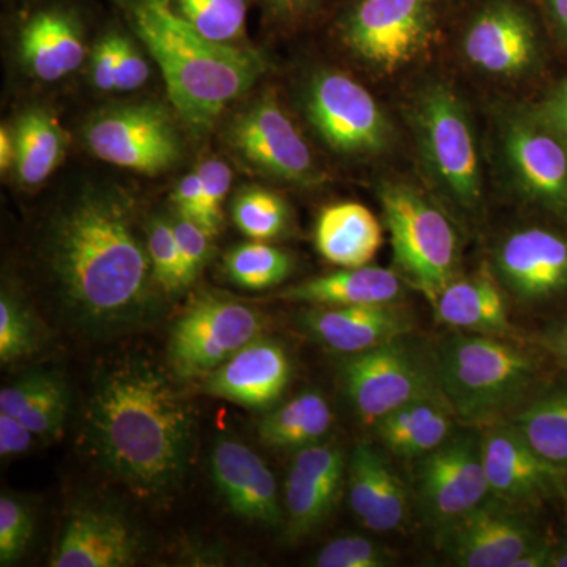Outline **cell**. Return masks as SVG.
<instances>
[{
    "instance_id": "7402d4cb",
    "label": "cell",
    "mask_w": 567,
    "mask_h": 567,
    "mask_svg": "<svg viewBox=\"0 0 567 567\" xmlns=\"http://www.w3.org/2000/svg\"><path fill=\"white\" fill-rule=\"evenodd\" d=\"M290 380L286 350L270 339H256L204 377L205 393L251 409L278 401Z\"/></svg>"
},
{
    "instance_id": "ffe728a7",
    "label": "cell",
    "mask_w": 567,
    "mask_h": 567,
    "mask_svg": "<svg viewBox=\"0 0 567 567\" xmlns=\"http://www.w3.org/2000/svg\"><path fill=\"white\" fill-rule=\"evenodd\" d=\"M212 477L234 514L267 527L281 524L274 473L251 447L235 440H219L213 447Z\"/></svg>"
},
{
    "instance_id": "d590c367",
    "label": "cell",
    "mask_w": 567,
    "mask_h": 567,
    "mask_svg": "<svg viewBox=\"0 0 567 567\" xmlns=\"http://www.w3.org/2000/svg\"><path fill=\"white\" fill-rule=\"evenodd\" d=\"M147 249L153 278L166 292H181L193 282L183 262L173 223L163 221V219H155L152 223L148 229Z\"/></svg>"
},
{
    "instance_id": "7dc6e473",
    "label": "cell",
    "mask_w": 567,
    "mask_h": 567,
    "mask_svg": "<svg viewBox=\"0 0 567 567\" xmlns=\"http://www.w3.org/2000/svg\"><path fill=\"white\" fill-rule=\"evenodd\" d=\"M33 432L20 417L0 412V456H20L31 450Z\"/></svg>"
},
{
    "instance_id": "681fc988",
    "label": "cell",
    "mask_w": 567,
    "mask_h": 567,
    "mask_svg": "<svg viewBox=\"0 0 567 567\" xmlns=\"http://www.w3.org/2000/svg\"><path fill=\"white\" fill-rule=\"evenodd\" d=\"M551 551L554 546L546 540H540L535 547L529 548L527 554L522 555L513 567H546L550 565Z\"/></svg>"
},
{
    "instance_id": "5bb4252c",
    "label": "cell",
    "mask_w": 567,
    "mask_h": 567,
    "mask_svg": "<svg viewBox=\"0 0 567 567\" xmlns=\"http://www.w3.org/2000/svg\"><path fill=\"white\" fill-rule=\"evenodd\" d=\"M540 540L529 522L495 496L445 525L442 533L447 557L462 567H513Z\"/></svg>"
},
{
    "instance_id": "7c38bea8",
    "label": "cell",
    "mask_w": 567,
    "mask_h": 567,
    "mask_svg": "<svg viewBox=\"0 0 567 567\" xmlns=\"http://www.w3.org/2000/svg\"><path fill=\"white\" fill-rule=\"evenodd\" d=\"M85 137L103 162L142 174L163 173L181 156V142L169 115L153 104L104 112L93 118Z\"/></svg>"
},
{
    "instance_id": "44dd1931",
    "label": "cell",
    "mask_w": 567,
    "mask_h": 567,
    "mask_svg": "<svg viewBox=\"0 0 567 567\" xmlns=\"http://www.w3.org/2000/svg\"><path fill=\"white\" fill-rule=\"evenodd\" d=\"M344 456L331 445L305 446L290 465L286 483L289 535H309L333 513L341 495Z\"/></svg>"
},
{
    "instance_id": "4dcf8cb0",
    "label": "cell",
    "mask_w": 567,
    "mask_h": 567,
    "mask_svg": "<svg viewBox=\"0 0 567 567\" xmlns=\"http://www.w3.org/2000/svg\"><path fill=\"white\" fill-rule=\"evenodd\" d=\"M14 167L28 186L40 185L58 167L63 153V133L58 121L43 110L21 115L14 136Z\"/></svg>"
},
{
    "instance_id": "7a4b0ae2",
    "label": "cell",
    "mask_w": 567,
    "mask_h": 567,
    "mask_svg": "<svg viewBox=\"0 0 567 567\" xmlns=\"http://www.w3.org/2000/svg\"><path fill=\"white\" fill-rule=\"evenodd\" d=\"M50 260L70 320L82 328L110 333L147 312L151 256L117 197L91 194L63 213Z\"/></svg>"
},
{
    "instance_id": "3957f363",
    "label": "cell",
    "mask_w": 567,
    "mask_h": 567,
    "mask_svg": "<svg viewBox=\"0 0 567 567\" xmlns=\"http://www.w3.org/2000/svg\"><path fill=\"white\" fill-rule=\"evenodd\" d=\"M133 28L162 69L175 111L194 132L210 128L264 71L256 52L207 39L171 0H133Z\"/></svg>"
},
{
    "instance_id": "484cf974",
    "label": "cell",
    "mask_w": 567,
    "mask_h": 567,
    "mask_svg": "<svg viewBox=\"0 0 567 567\" xmlns=\"http://www.w3.org/2000/svg\"><path fill=\"white\" fill-rule=\"evenodd\" d=\"M402 284L394 271L382 267L346 268L284 290V300L316 306L391 305L401 297Z\"/></svg>"
},
{
    "instance_id": "d4e9b609",
    "label": "cell",
    "mask_w": 567,
    "mask_h": 567,
    "mask_svg": "<svg viewBox=\"0 0 567 567\" xmlns=\"http://www.w3.org/2000/svg\"><path fill=\"white\" fill-rule=\"evenodd\" d=\"M432 306L440 322L457 330L491 336L511 330L505 297L486 267L475 275L451 279Z\"/></svg>"
},
{
    "instance_id": "9c48e42d",
    "label": "cell",
    "mask_w": 567,
    "mask_h": 567,
    "mask_svg": "<svg viewBox=\"0 0 567 567\" xmlns=\"http://www.w3.org/2000/svg\"><path fill=\"white\" fill-rule=\"evenodd\" d=\"M434 33V0H361L344 25L347 47L385 73L420 58Z\"/></svg>"
},
{
    "instance_id": "bcb514c9",
    "label": "cell",
    "mask_w": 567,
    "mask_h": 567,
    "mask_svg": "<svg viewBox=\"0 0 567 567\" xmlns=\"http://www.w3.org/2000/svg\"><path fill=\"white\" fill-rule=\"evenodd\" d=\"M117 69V35H107L100 41L92 58V80L100 91H115Z\"/></svg>"
},
{
    "instance_id": "52a82bcc",
    "label": "cell",
    "mask_w": 567,
    "mask_h": 567,
    "mask_svg": "<svg viewBox=\"0 0 567 567\" xmlns=\"http://www.w3.org/2000/svg\"><path fill=\"white\" fill-rule=\"evenodd\" d=\"M404 338L353 354L342 368L347 395L365 423L375 424L410 402L442 394L436 354L432 358Z\"/></svg>"
},
{
    "instance_id": "f546056e",
    "label": "cell",
    "mask_w": 567,
    "mask_h": 567,
    "mask_svg": "<svg viewBox=\"0 0 567 567\" xmlns=\"http://www.w3.org/2000/svg\"><path fill=\"white\" fill-rule=\"evenodd\" d=\"M333 421L327 399L316 391H305L265 417L259 435L265 445L278 450L305 447L327 435Z\"/></svg>"
},
{
    "instance_id": "8fae6325",
    "label": "cell",
    "mask_w": 567,
    "mask_h": 567,
    "mask_svg": "<svg viewBox=\"0 0 567 567\" xmlns=\"http://www.w3.org/2000/svg\"><path fill=\"white\" fill-rule=\"evenodd\" d=\"M502 151L518 192L567 216V142L533 107L503 115Z\"/></svg>"
},
{
    "instance_id": "60d3db41",
    "label": "cell",
    "mask_w": 567,
    "mask_h": 567,
    "mask_svg": "<svg viewBox=\"0 0 567 567\" xmlns=\"http://www.w3.org/2000/svg\"><path fill=\"white\" fill-rule=\"evenodd\" d=\"M204 192L205 229L212 235L219 233L223 223V204L233 183V173L226 163L208 159L197 167Z\"/></svg>"
},
{
    "instance_id": "74e56055",
    "label": "cell",
    "mask_w": 567,
    "mask_h": 567,
    "mask_svg": "<svg viewBox=\"0 0 567 567\" xmlns=\"http://www.w3.org/2000/svg\"><path fill=\"white\" fill-rule=\"evenodd\" d=\"M33 536L31 509L10 495L0 498V565L20 561Z\"/></svg>"
},
{
    "instance_id": "ab89813d",
    "label": "cell",
    "mask_w": 567,
    "mask_h": 567,
    "mask_svg": "<svg viewBox=\"0 0 567 567\" xmlns=\"http://www.w3.org/2000/svg\"><path fill=\"white\" fill-rule=\"evenodd\" d=\"M319 567H386L393 557L385 547L363 536H342L331 540L317 554Z\"/></svg>"
},
{
    "instance_id": "603a6c76",
    "label": "cell",
    "mask_w": 567,
    "mask_h": 567,
    "mask_svg": "<svg viewBox=\"0 0 567 567\" xmlns=\"http://www.w3.org/2000/svg\"><path fill=\"white\" fill-rule=\"evenodd\" d=\"M320 344L336 352L357 354L409 333L412 323L393 303L319 306L303 320Z\"/></svg>"
},
{
    "instance_id": "ba28073f",
    "label": "cell",
    "mask_w": 567,
    "mask_h": 567,
    "mask_svg": "<svg viewBox=\"0 0 567 567\" xmlns=\"http://www.w3.org/2000/svg\"><path fill=\"white\" fill-rule=\"evenodd\" d=\"M267 320L251 306L203 295L171 330L167 361L178 379L205 377L262 338Z\"/></svg>"
},
{
    "instance_id": "f35d334b",
    "label": "cell",
    "mask_w": 567,
    "mask_h": 567,
    "mask_svg": "<svg viewBox=\"0 0 567 567\" xmlns=\"http://www.w3.org/2000/svg\"><path fill=\"white\" fill-rule=\"evenodd\" d=\"M69 406L70 395L65 383L58 375L52 374L44 390L18 417L35 435H58L61 434L63 424H65Z\"/></svg>"
},
{
    "instance_id": "c3c4849f",
    "label": "cell",
    "mask_w": 567,
    "mask_h": 567,
    "mask_svg": "<svg viewBox=\"0 0 567 567\" xmlns=\"http://www.w3.org/2000/svg\"><path fill=\"white\" fill-rule=\"evenodd\" d=\"M533 110L567 142V76L558 82Z\"/></svg>"
},
{
    "instance_id": "f1b7e54d",
    "label": "cell",
    "mask_w": 567,
    "mask_h": 567,
    "mask_svg": "<svg viewBox=\"0 0 567 567\" xmlns=\"http://www.w3.org/2000/svg\"><path fill=\"white\" fill-rule=\"evenodd\" d=\"M21 58L39 80L52 82L80 69L85 48L69 17L59 11H43L21 33Z\"/></svg>"
},
{
    "instance_id": "4316f807",
    "label": "cell",
    "mask_w": 567,
    "mask_h": 567,
    "mask_svg": "<svg viewBox=\"0 0 567 567\" xmlns=\"http://www.w3.org/2000/svg\"><path fill=\"white\" fill-rule=\"evenodd\" d=\"M382 244V226L364 205H331L317 219V249L328 262L339 267H364L374 259Z\"/></svg>"
},
{
    "instance_id": "277c9868",
    "label": "cell",
    "mask_w": 567,
    "mask_h": 567,
    "mask_svg": "<svg viewBox=\"0 0 567 567\" xmlns=\"http://www.w3.org/2000/svg\"><path fill=\"white\" fill-rule=\"evenodd\" d=\"M440 391L458 420L483 423L516 406L535 380L532 357L495 336L456 334L436 352Z\"/></svg>"
},
{
    "instance_id": "db71d44e",
    "label": "cell",
    "mask_w": 567,
    "mask_h": 567,
    "mask_svg": "<svg viewBox=\"0 0 567 567\" xmlns=\"http://www.w3.org/2000/svg\"><path fill=\"white\" fill-rule=\"evenodd\" d=\"M551 567H567V540L561 546L554 547L551 551L550 565Z\"/></svg>"
},
{
    "instance_id": "816d5d0a",
    "label": "cell",
    "mask_w": 567,
    "mask_h": 567,
    "mask_svg": "<svg viewBox=\"0 0 567 567\" xmlns=\"http://www.w3.org/2000/svg\"><path fill=\"white\" fill-rule=\"evenodd\" d=\"M546 346L554 352L555 357L567 368V324L559 327L547 336Z\"/></svg>"
},
{
    "instance_id": "83f0119b",
    "label": "cell",
    "mask_w": 567,
    "mask_h": 567,
    "mask_svg": "<svg viewBox=\"0 0 567 567\" xmlns=\"http://www.w3.org/2000/svg\"><path fill=\"white\" fill-rule=\"evenodd\" d=\"M453 410L442 394L410 402L377 421L380 442L402 457H423L453 434Z\"/></svg>"
},
{
    "instance_id": "cb8c5ba5",
    "label": "cell",
    "mask_w": 567,
    "mask_h": 567,
    "mask_svg": "<svg viewBox=\"0 0 567 567\" xmlns=\"http://www.w3.org/2000/svg\"><path fill=\"white\" fill-rule=\"evenodd\" d=\"M349 473L350 507L365 528L386 533L404 524V484L379 451L364 443L354 447Z\"/></svg>"
},
{
    "instance_id": "f6af8a7d",
    "label": "cell",
    "mask_w": 567,
    "mask_h": 567,
    "mask_svg": "<svg viewBox=\"0 0 567 567\" xmlns=\"http://www.w3.org/2000/svg\"><path fill=\"white\" fill-rule=\"evenodd\" d=\"M174 200L177 205L178 215L192 219L205 229L203 183H200L197 171L182 178L177 189H175Z\"/></svg>"
},
{
    "instance_id": "30bf717a",
    "label": "cell",
    "mask_w": 567,
    "mask_h": 567,
    "mask_svg": "<svg viewBox=\"0 0 567 567\" xmlns=\"http://www.w3.org/2000/svg\"><path fill=\"white\" fill-rule=\"evenodd\" d=\"M309 122L331 148L353 155L385 151L393 128L374 96L349 74L315 78L306 100Z\"/></svg>"
},
{
    "instance_id": "1f68e13d",
    "label": "cell",
    "mask_w": 567,
    "mask_h": 567,
    "mask_svg": "<svg viewBox=\"0 0 567 567\" xmlns=\"http://www.w3.org/2000/svg\"><path fill=\"white\" fill-rule=\"evenodd\" d=\"M513 427L537 456L567 472V390L533 401L518 413Z\"/></svg>"
},
{
    "instance_id": "11a10c76",
    "label": "cell",
    "mask_w": 567,
    "mask_h": 567,
    "mask_svg": "<svg viewBox=\"0 0 567 567\" xmlns=\"http://www.w3.org/2000/svg\"><path fill=\"white\" fill-rule=\"evenodd\" d=\"M274 2L278 9L293 11L301 9V7H305L306 3L311 2V0H274Z\"/></svg>"
},
{
    "instance_id": "f907efd6",
    "label": "cell",
    "mask_w": 567,
    "mask_h": 567,
    "mask_svg": "<svg viewBox=\"0 0 567 567\" xmlns=\"http://www.w3.org/2000/svg\"><path fill=\"white\" fill-rule=\"evenodd\" d=\"M544 6L559 39L567 44V0H544Z\"/></svg>"
},
{
    "instance_id": "8992f818",
    "label": "cell",
    "mask_w": 567,
    "mask_h": 567,
    "mask_svg": "<svg viewBox=\"0 0 567 567\" xmlns=\"http://www.w3.org/2000/svg\"><path fill=\"white\" fill-rule=\"evenodd\" d=\"M379 196L395 264L434 303L456 270L457 238L453 224L409 183L385 182Z\"/></svg>"
},
{
    "instance_id": "e0dca14e",
    "label": "cell",
    "mask_w": 567,
    "mask_h": 567,
    "mask_svg": "<svg viewBox=\"0 0 567 567\" xmlns=\"http://www.w3.org/2000/svg\"><path fill=\"white\" fill-rule=\"evenodd\" d=\"M496 275L524 303L548 300L567 290V238L544 227L507 235L494 254Z\"/></svg>"
},
{
    "instance_id": "8d00e7d4",
    "label": "cell",
    "mask_w": 567,
    "mask_h": 567,
    "mask_svg": "<svg viewBox=\"0 0 567 567\" xmlns=\"http://www.w3.org/2000/svg\"><path fill=\"white\" fill-rule=\"evenodd\" d=\"M39 349V334L28 309L10 293L0 297V361L14 363Z\"/></svg>"
},
{
    "instance_id": "ac0fdd59",
    "label": "cell",
    "mask_w": 567,
    "mask_h": 567,
    "mask_svg": "<svg viewBox=\"0 0 567 567\" xmlns=\"http://www.w3.org/2000/svg\"><path fill=\"white\" fill-rule=\"evenodd\" d=\"M141 550L140 536L122 514L106 506L80 505L63 524L50 566H132Z\"/></svg>"
},
{
    "instance_id": "5b68a950",
    "label": "cell",
    "mask_w": 567,
    "mask_h": 567,
    "mask_svg": "<svg viewBox=\"0 0 567 567\" xmlns=\"http://www.w3.org/2000/svg\"><path fill=\"white\" fill-rule=\"evenodd\" d=\"M413 126L425 166L451 203L476 210L483 173L468 110L450 85H427L413 103Z\"/></svg>"
},
{
    "instance_id": "7bdbcfd3",
    "label": "cell",
    "mask_w": 567,
    "mask_h": 567,
    "mask_svg": "<svg viewBox=\"0 0 567 567\" xmlns=\"http://www.w3.org/2000/svg\"><path fill=\"white\" fill-rule=\"evenodd\" d=\"M51 377L48 372H31L20 377L11 385L3 386L0 391V412L20 416L44 390Z\"/></svg>"
},
{
    "instance_id": "f5cc1de1",
    "label": "cell",
    "mask_w": 567,
    "mask_h": 567,
    "mask_svg": "<svg viewBox=\"0 0 567 567\" xmlns=\"http://www.w3.org/2000/svg\"><path fill=\"white\" fill-rule=\"evenodd\" d=\"M14 156H17L14 140L11 137L9 130L3 126L0 130V167H2V171L10 169L11 164L14 163Z\"/></svg>"
},
{
    "instance_id": "e575fe53",
    "label": "cell",
    "mask_w": 567,
    "mask_h": 567,
    "mask_svg": "<svg viewBox=\"0 0 567 567\" xmlns=\"http://www.w3.org/2000/svg\"><path fill=\"white\" fill-rule=\"evenodd\" d=\"M178 11L207 39L229 43L244 31L245 0H177Z\"/></svg>"
},
{
    "instance_id": "9a60e30c",
    "label": "cell",
    "mask_w": 567,
    "mask_h": 567,
    "mask_svg": "<svg viewBox=\"0 0 567 567\" xmlns=\"http://www.w3.org/2000/svg\"><path fill=\"white\" fill-rule=\"evenodd\" d=\"M464 55L476 70L492 76H522L539 59L535 24L516 3L495 0L466 28Z\"/></svg>"
},
{
    "instance_id": "b9f144b4",
    "label": "cell",
    "mask_w": 567,
    "mask_h": 567,
    "mask_svg": "<svg viewBox=\"0 0 567 567\" xmlns=\"http://www.w3.org/2000/svg\"><path fill=\"white\" fill-rule=\"evenodd\" d=\"M175 238L181 248L183 262L188 271L192 281L200 274L204 265L212 256V235L192 219L178 215L177 221L173 223Z\"/></svg>"
},
{
    "instance_id": "4fadbf2b",
    "label": "cell",
    "mask_w": 567,
    "mask_h": 567,
    "mask_svg": "<svg viewBox=\"0 0 567 567\" xmlns=\"http://www.w3.org/2000/svg\"><path fill=\"white\" fill-rule=\"evenodd\" d=\"M416 480L417 498L431 520L445 527L465 516L491 496L481 439L450 436L421 457Z\"/></svg>"
},
{
    "instance_id": "d6a6232c",
    "label": "cell",
    "mask_w": 567,
    "mask_h": 567,
    "mask_svg": "<svg viewBox=\"0 0 567 567\" xmlns=\"http://www.w3.org/2000/svg\"><path fill=\"white\" fill-rule=\"evenodd\" d=\"M224 267L230 281L237 286L262 290L282 282L292 274L293 264L289 254L257 240L230 249Z\"/></svg>"
},
{
    "instance_id": "6da1fadb",
    "label": "cell",
    "mask_w": 567,
    "mask_h": 567,
    "mask_svg": "<svg viewBox=\"0 0 567 567\" xmlns=\"http://www.w3.org/2000/svg\"><path fill=\"white\" fill-rule=\"evenodd\" d=\"M193 427L192 405L151 361L122 358L96 374L85 406L89 450L141 499L159 502L181 488Z\"/></svg>"
},
{
    "instance_id": "2e32d148",
    "label": "cell",
    "mask_w": 567,
    "mask_h": 567,
    "mask_svg": "<svg viewBox=\"0 0 567 567\" xmlns=\"http://www.w3.org/2000/svg\"><path fill=\"white\" fill-rule=\"evenodd\" d=\"M230 142L264 173L289 182H312L316 164L308 144L274 96L260 100L240 115Z\"/></svg>"
},
{
    "instance_id": "d6986e66",
    "label": "cell",
    "mask_w": 567,
    "mask_h": 567,
    "mask_svg": "<svg viewBox=\"0 0 567 567\" xmlns=\"http://www.w3.org/2000/svg\"><path fill=\"white\" fill-rule=\"evenodd\" d=\"M491 496L507 505H533L550 495L561 470L547 464L516 429L495 427L481 436Z\"/></svg>"
},
{
    "instance_id": "836d02e7",
    "label": "cell",
    "mask_w": 567,
    "mask_h": 567,
    "mask_svg": "<svg viewBox=\"0 0 567 567\" xmlns=\"http://www.w3.org/2000/svg\"><path fill=\"white\" fill-rule=\"evenodd\" d=\"M234 221L246 237L271 240L286 229L289 210L281 197L267 189H246L235 199Z\"/></svg>"
},
{
    "instance_id": "ee69618b",
    "label": "cell",
    "mask_w": 567,
    "mask_h": 567,
    "mask_svg": "<svg viewBox=\"0 0 567 567\" xmlns=\"http://www.w3.org/2000/svg\"><path fill=\"white\" fill-rule=\"evenodd\" d=\"M147 62L125 37L117 35V69L115 91L128 92L140 89L148 80Z\"/></svg>"
}]
</instances>
